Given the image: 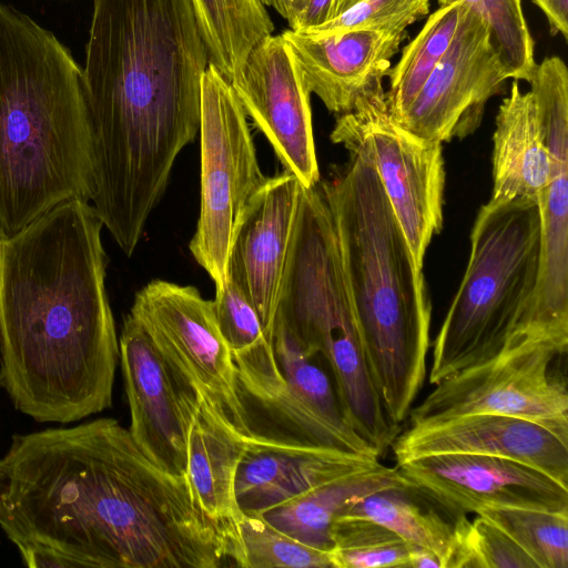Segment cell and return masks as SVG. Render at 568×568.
Masks as SVG:
<instances>
[{
	"label": "cell",
	"mask_w": 568,
	"mask_h": 568,
	"mask_svg": "<svg viewBox=\"0 0 568 568\" xmlns=\"http://www.w3.org/2000/svg\"><path fill=\"white\" fill-rule=\"evenodd\" d=\"M550 153L548 184L538 199L541 231L537 290L524 332L561 353L568 346V70L558 55L536 64L528 81Z\"/></svg>",
	"instance_id": "8fae6325"
},
{
	"label": "cell",
	"mask_w": 568,
	"mask_h": 568,
	"mask_svg": "<svg viewBox=\"0 0 568 568\" xmlns=\"http://www.w3.org/2000/svg\"><path fill=\"white\" fill-rule=\"evenodd\" d=\"M447 568H538L500 528L478 515L454 520V545Z\"/></svg>",
	"instance_id": "4dcf8cb0"
},
{
	"label": "cell",
	"mask_w": 568,
	"mask_h": 568,
	"mask_svg": "<svg viewBox=\"0 0 568 568\" xmlns=\"http://www.w3.org/2000/svg\"><path fill=\"white\" fill-rule=\"evenodd\" d=\"M413 490L388 488L371 493L352 501L341 516L381 524L406 542L433 551L443 568H447L454 545V523H447L432 509L422 508L412 497Z\"/></svg>",
	"instance_id": "484cf974"
},
{
	"label": "cell",
	"mask_w": 568,
	"mask_h": 568,
	"mask_svg": "<svg viewBox=\"0 0 568 568\" xmlns=\"http://www.w3.org/2000/svg\"><path fill=\"white\" fill-rule=\"evenodd\" d=\"M119 347L133 440L162 470L184 477L187 432L197 390L175 371L131 314L124 318Z\"/></svg>",
	"instance_id": "5bb4252c"
},
{
	"label": "cell",
	"mask_w": 568,
	"mask_h": 568,
	"mask_svg": "<svg viewBox=\"0 0 568 568\" xmlns=\"http://www.w3.org/2000/svg\"><path fill=\"white\" fill-rule=\"evenodd\" d=\"M272 339L284 385L272 398L253 405L271 425L261 436L379 458L347 423L334 385L315 357L277 323Z\"/></svg>",
	"instance_id": "e0dca14e"
},
{
	"label": "cell",
	"mask_w": 568,
	"mask_h": 568,
	"mask_svg": "<svg viewBox=\"0 0 568 568\" xmlns=\"http://www.w3.org/2000/svg\"><path fill=\"white\" fill-rule=\"evenodd\" d=\"M546 16L551 34L568 39V0H531Z\"/></svg>",
	"instance_id": "e575fe53"
},
{
	"label": "cell",
	"mask_w": 568,
	"mask_h": 568,
	"mask_svg": "<svg viewBox=\"0 0 568 568\" xmlns=\"http://www.w3.org/2000/svg\"><path fill=\"white\" fill-rule=\"evenodd\" d=\"M209 64L192 0H93L83 67L91 201L128 256L200 130Z\"/></svg>",
	"instance_id": "7a4b0ae2"
},
{
	"label": "cell",
	"mask_w": 568,
	"mask_h": 568,
	"mask_svg": "<svg viewBox=\"0 0 568 568\" xmlns=\"http://www.w3.org/2000/svg\"><path fill=\"white\" fill-rule=\"evenodd\" d=\"M247 436L197 392L187 432L185 477L201 511L227 539L236 567L241 562L237 525L243 513L236 500L235 476Z\"/></svg>",
	"instance_id": "7402d4cb"
},
{
	"label": "cell",
	"mask_w": 568,
	"mask_h": 568,
	"mask_svg": "<svg viewBox=\"0 0 568 568\" xmlns=\"http://www.w3.org/2000/svg\"><path fill=\"white\" fill-rule=\"evenodd\" d=\"M301 189L287 171L266 178L251 197L230 251L229 280L251 301L272 342Z\"/></svg>",
	"instance_id": "ac0fdd59"
},
{
	"label": "cell",
	"mask_w": 568,
	"mask_h": 568,
	"mask_svg": "<svg viewBox=\"0 0 568 568\" xmlns=\"http://www.w3.org/2000/svg\"><path fill=\"white\" fill-rule=\"evenodd\" d=\"M470 4L487 24L493 43L508 69L510 79L529 81L536 67L534 39L528 29L521 0H437Z\"/></svg>",
	"instance_id": "1f68e13d"
},
{
	"label": "cell",
	"mask_w": 568,
	"mask_h": 568,
	"mask_svg": "<svg viewBox=\"0 0 568 568\" xmlns=\"http://www.w3.org/2000/svg\"><path fill=\"white\" fill-rule=\"evenodd\" d=\"M493 190L488 203L517 199L538 203L550 175V153L534 94L513 80L493 134Z\"/></svg>",
	"instance_id": "603a6c76"
},
{
	"label": "cell",
	"mask_w": 568,
	"mask_h": 568,
	"mask_svg": "<svg viewBox=\"0 0 568 568\" xmlns=\"http://www.w3.org/2000/svg\"><path fill=\"white\" fill-rule=\"evenodd\" d=\"M274 323L310 356L325 359L344 417L382 456L399 427L388 419L374 385L318 184L301 189Z\"/></svg>",
	"instance_id": "8992f818"
},
{
	"label": "cell",
	"mask_w": 568,
	"mask_h": 568,
	"mask_svg": "<svg viewBox=\"0 0 568 568\" xmlns=\"http://www.w3.org/2000/svg\"><path fill=\"white\" fill-rule=\"evenodd\" d=\"M320 187L372 378L388 419L399 427L426 377L432 306L423 271L367 159L349 153Z\"/></svg>",
	"instance_id": "5b68a950"
},
{
	"label": "cell",
	"mask_w": 568,
	"mask_h": 568,
	"mask_svg": "<svg viewBox=\"0 0 568 568\" xmlns=\"http://www.w3.org/2000/svg\"><path fill=\"white\" fill-rule=\"evenodd\" d=\"M265 7H272L291 26L301 10L303 0H260Z\"/></svg>",
	"instance_id": "8d00e7d4"
},
{
	"label": "cell",
	"mask_w": 568,
	"mask_h": 568,
	"mask_svg": "<svg viewBox=\"0 0 568 568\" xmlns=\"http://www.w3.org/2000/svg\"><path fill=\"white\" fill-rule=\"evenodd\" d=\"M561 355L542 343L507 346L494 357L435 384L410 409L409 426L471 414H499L532 420L568 443V392L550 374Z\"/></svg>",
	"instance_id": "30bf717a"
},
{
	"label": "cell",
	"mask_w": 568,
	"mask_h": 568,
	"mask_svg": "<svg viewBox=\"0 0 568 568\" xmlns=\"http://www.w3.org/2000/svg\"><path fill=\"white\" fill-rule=\"evenodd\" d=\"M476 514L506 532L538 568H568V511L490 507Z\"/></svg>",
	"instance_id": "83f0119b"
},
{
	"label": "cell",
	"mask_w": 568,
	"mask_h": 568,
	"mask_svg": "<svg viewBox=\"0 0 568 568\" xmlns=\"http://www.w3.org/2000/svg\"><path fill=\"white\" fill-rule=\"evenodd\" d=\"M199 131L201 206L190 251L220 293L229 282L230 251L242 215L266 178L232 83L211 63L202 77Z\"/></svg>",
	"instance_id": "ba28073f"
},
{
	"label": "cell",
	"mask_w": 568,
	"mask_h": 568,
	"mask_svg": "<svg viewBox=\"0 0 568 568\" xmlns=\"http://www.w3.org/2000/svg\"><path fill=\"white\" fill-rule=\"evenodd\" d=\"M390 447L397 466L436 454L488 455L530 465L568 487V443L525 418L471 414L409 426Z\"/></svg>",
	"instance_id": "d6986e66"
},
{
	"label": "cell",
	"mask_w": 568,
	"mask_h": 568,
	"mask_svg": "<svg viewBox=\"0 0 568 568\" xmlns=\"http://www.w3.org/2000/svg\"><path fill=\"white\" fill-rule=\"evenodd\" d=\"M102 227L92 204L71 200L0 234V387L39 423L112 405L120 347Z\"/></svg>",
	"instance_id": "3957f363"
},
{
	"label": "cell",
	"mask_w": 568,
	"mask_h": 568,
	"mask_svg": "<svg viewBox=\"0 0 568 568\" xmlns=\"http://www.w3.org/2000/svg\"><path fill=\"white\" fill-rule=\"evenodd\" d=\"M408 567L410 568H443L442 560L433 551L414 546L409 552Z\"/></svg>",
	"instance_id": "d590c367"
},
{
	"label": "cell",
	"mask_w": 568,
	"mask_h": 568,
	"mask_svg": "<svg viewBox=\"0 0 568 568\" xmlns=\"http://www.w3.org/2000/svg\"><path fill=\"white\" fill-rule=\"evenodd\" d=\"M377 460L251 434L235 476L237 505L243 514L256 515Z\"/></svg>",
	"instance_id": "44dd1931"
},
{
	"label": "cell",
	"mask_w": 568,
	"mask_h": 568,
	"mask_svg": "<svg viewBox=\"0 0 568 568\" xmlns=\"http://www.w3.org/2000/svg\"><path fill=\"white\" fill-rule=\"evenodd\" d=\"M92 193L83 68L54 33L0 1V234Z\"/></svg>",
	"instance_id": "277c9868"
},
{
	"label": "cell",
	"mask_w": 568,
	"mask_h": 568,
	"mask_svg": "<svg viewBox=\"0 0 568 568\" xmlns=\"http://www.w3.org/2000/svg\"><path fill=\"white\" fill-rule=\"evenodd\" d=\"M388 488L414 489L398 467L377 460L256 515L298 541L329 552L333 524L346 507L361 497Z\"/></svg>",
	"instance_id": "cb8c5ba5"
},
{
	"label": "cell",
	"mask_w": 568,
	"mask_h": 568,
	"mask_svg": "<svg viewBox=\"0 0 568 568\" xmlns=\"http://www.w3.org/2000/svg\"><path fill=\"white\" fill-rule=\"evenodd\" d=\"M508 69L483 18L465 2L452 43L407 110L395 120L427 141L464 139L479 125L488 100L500 93Z\"/></svg>",
	"instance_id": "4fadbf2b"
},
{
	"label": "cell",
	"mask_w": 568,
	"mask_h": 568,
	"mask_svg": "<svg viewBox=\"0 0 568 568\" xmlns=\"http://www.w3.org/2000/svg\"><path fill=\"white\" fill-rule=\"evenodd\" d=\"M0 528L30 568H200L215 542L186 477L114 418L14 434L0 456Z\"/></svg>",
	"instance_id": "6da1fadb"
},
{
	"label": "cell",
	"mask_w": 568,
	"mask_h": 568,
	"mask_svg": "<svg viewBox=\"0 0 568 568\" xmlns=\"http://www.w3.org/2000/svg\"><path fill=\"white\" fill-rule=\"evenodd\" d=\"M210 63L233 81L252 51L272 34L273 22L260 0H192Z\"/></svg>",
	"instance_id": "d4e9b609"
},
{
	"label": "cell",
	"mask_w": 568,
	"mask_h": 568,
	"mask_svg": "<svg viewBox=\"0 0 568 568\" xmlns=\"http://www.w3.org/2000/svg\"><path fill=\"white\" fill-rule=\"evenodd\" d=\"M414 490L454 518L490 507L568 511V487L520 462L477 454H436L397 466Z\"/></svg>",
	"instance_id": "9a60e30c"
},
{
	"label": "cell",
	"mask_w": 568,
	"mask_h": 568,
	"mask_svg": "<svg viewBox=\"0 0 568 568\" xmlns=\"http://www.w3.org/2000/svg\"><path fill=\"white\" fill-rule=\"evenodd\" d=\"M331 140L373 165L414 263L423 271L427 247L443 229V144L423 141L398 125L383 85L338 115Z\"/></svg>",
	"instance_id": "9c48e42d"
},
{
	"label": "cell",
	"mask_w": 568,
	"mask_h": 568,
	"mask_svg": "<svg viewBox=\"0 0 568 568\" xmlns=\"http://www.w3.org/2000/svg\"><path fill=\"white\" fill-rule=\"evenodd\" d=\"M334 568L408 567L413 545L373 520L341 516L332 527Z\"/></svg>",
	"instance_id": "f1b7e54d"
},
{
	"label": "cell",
	"mask_w": 568,
	"mask_h": 568,
	"mask_svg": "<svg viewBox=\"0 0 568 568\" xmlns=\"http://www.w3.org/2000/svg\"><path fill=\"white\" fill-rule=\"evenodd\" d=\"M540 251L537 202L517 199L480 207L465 274L433 344L430 384L524 343Z\"/></svg>",
	"instance_id": "52a82bcc"
},
{
	"label": "cell",
	"mask_w": 568,
	"mask_h": 568,
	"mask_svg": "<svg viewBox=\"0 0 568 568\" xmlns=\"http://www.w3.org/2000/svg\"><path fill=\"white\" fill-rule=\"evenodd\" d=\"M361 0H303L301 10L290 29L305 32L329 22L348 11Z\"/></svg>",
	"instance_id": "836d02e7"
},
{
	"label": "cell",
	"mask_w": 568,
	"mask_h": 568,
	"mask_svg": "<svg viewBox=\"0 0 568 568\" xmlns=\"http://www.w3.org/2000/svg\"><path fill=\"white\" fill-rule=\"evenodd\" d=\"M430 0H361L336 19L305 34L326 36L352 30H406L429 11Z\"/></svg>",
	"instance_id": "d6a6232c"
},
{
	"label": "cell",
	"mask_w": 568,
	"mask_h": 568,
	"mask_svg": "<svg viewBox=\"0 0 568 568\" xmlns=\"http://www.w3.org/2000/svg\"><path fill=\"white\" fill-rule=\"evenodd\" d=\"M281 36L310 93L316 94L328 111L341 115L383 85L407 32L359 29L311 36L288 29Z\"/></svg>",
	"instance_id": "ffe728a7"
},
{
	"label": "cell",
	"mask_w": 568,
	"mask_h": 568,
	"mask_svg": "<svg viewBox=\"0 0 568 568\" xmlns=\"http://www.w3.org/2000/svg\"><path fill=\"white\" fill-rule=\"evenodd\" d=\"M237 530L241 568H334L328 551L298 541L258 515L243 514Z\"/></svg>",
	"instance_id": "f546056e"
},
{
	"label": "cell",
	"mask_w": 568,
	"mask_h": 568,
	"mask_svg": "<svg viewBox=\"0 0 568 568\" xmlns=\"http://www.w3.org/2000/svg\"><path fill=\"white\" fill-rule=\"evenodd\" d=\"M175 371L204 394L243 434L251 435L236 368L212 301L189 285L154 280L140 290L130 313Z\"/></svg>",
	"instance_id": "7c38bea8"
},
{
	"label": "cell",
	"mask_w": 568,
	"mask_h": 568,
	"mask_svg": "<svg viewBox=\"0 0 568 568\" xmlns=\"http://www.w3.org/2000/svg\"><path fill=\"white\" fill-rule=\"evenodd\" d=\"M246 114L270 142L285 171L305 187L320 182L310 97L282 36L262 39L231 81Z\"/></svg>",
	"instance_id": "2e32d148"
},
{
	"label": "cell",
	"mask_w": 568,
	"mask_h": 568,
	"mask_svg": "<svg viewBox=\"0 0 568 568\" xmlns=\"http://www.w3.org/2000/svg\"><path fill=\"white\" fill-rule=\"evenodd\" d=\"M465 2L439 6L417 36L404 47L399 61L388 72L389 110L397 120L409 106L434 68L447 52L458 29Z\"/></svg>",
	"instance_id": "4316f807"
}]
</instances>
